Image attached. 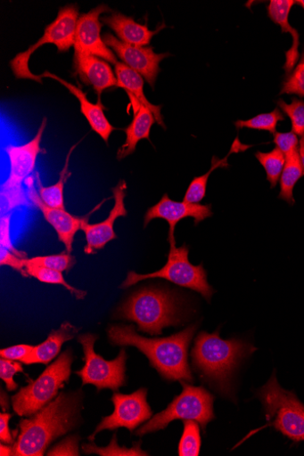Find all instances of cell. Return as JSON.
<instances>
[{
  "label": "cell",
  "instance_id": "1",
  "mask_svg": "<svg viewBox=\"0 0 304 456\" xmlns=\"http://www.w3.org/2000/svg\"><path fill=\"white\" fill-rule=\"evenodd\" d=\"M196 330L197 326L193 324L177 335L151 339L138 335L134 325H112L108 330V336L114 346L139 349L164 379L193 383L188 350Z\"/></svg>",
  "mask_w": 304,
  "mask_h": 456
},
{
  "label": "cell",
  "instance_id": "2",
  "mask_svg": "<svg viewBox=\"0 0 304 456\" xmlns=\"http://www.w3.org/2000/svg\"><path fill=\"white\" fill-rule=\"evenodd\" d=\"M257 349L241 339L224 340L219 330L201 331L192 351L193 364L200 376L225 397L234 398V377L241 362Z\"/></svg>",
  "mask_w": 304,
  "mask_h": 456
},
{
  "label": "cell",
  "instance_id": "3",
  "mask_svg": "<svg viewBox=\"0 0 304 456\" xmlns=\"http://www.w3.org/2000/svg\"><path fill=\"white\" fill-rule=\"evenodd\" d=\"M80 397L61 393L29 419L20 422V434L14 444L13 455L42 456L50 444L71 431L80 411Z\"/></svg>",
  "mask_w": 304,
  "mask_h": 456
},
{
  "label": "cell",
  "instance_id": "4",
  "mask_svg": "<svg viewBox=\"0 0 304 456\" xmlns=\"http://www.w3.org/2000/svg\"><path fill=\"white\" fill-rule=\"evenodd\" d=\"M119 314L137 323L140 331L151 336H160L163 328L180 322L176 297L157 288L142 289L130 297L119 309Z\"/></svg>",
  "mask_w": 304,
  "mask_h": 456
},
{
  "label": "cell",
  "instance_id": "5",
  "mask_svg": "<svg viewBox=\"0 0 304 456\" xmlns=\"http://www.w3.org/2000/svg\"><path fill=\"white\" fill-rule=\"evenodd\" d=\"M72 362V351L68 349L36 381L21 388L12 397L13 409L18 416H34L53 402L70 381Z\"/></svg>",
  "mask_w": 304,
  "mask_h": 456
},
{
  "label": "cell",
  "instance_id": "6",
  "mask_svg": "<svg viewBox=\"0 0 304 456\" xmlns=\"http://www.w3.org/2000/svg\"><path fill=\"white\" fill-rule=\"evenodd\" d=\"M181 384L183 393L143 426L136 436H144L163 430L176 420H193L205 430L207 425L215 419L214 396L202 387H193L186 382Z\"/></svg>",
  "mask_w": 304,
  "mask_h": 456
},
{
  "label": "cell",
  "instance_id": "7",
  "mask_svg": "<svg viewBox=\"0 0 304 456\" xmlns=\"http://www.w3.org/2000/svg\"><path fill=\"white\" fill-rule=\"evenodd\" d=\"M153 278L165 279L181 287L191 289L209 303L214 293V289L208 282L203 265H193L190 263L189 247L186 244L179 248L177 244L170 245L168 262L157 272L148 274L128 272L120 288L127 289L142 281Z\"/></svg>",
  "mask_w": 304,
  "mask_h": 456
},
{
  "label": "cell",
  "instance_id": "8",
  "mask_svg": "<svg viewBox=\"0 0 304 456\" xmlns=\"http://www.w3.org/2000/svg\"><path fill=\"white\" fill-rule=\"evenodd\" d=\"M256 395L264 405L270 427L295 443L304 441V404L292 392L281 387L275 374Z\"/></svg>",
  "mask_w": 304,
  "mask_h": 456
},
{
  "label": "cell",
  "instance_id": "9",
  "mask_svg": "<svg viewBox=\"0 0 304 456\" xmlns=\"http://www.w3.org/2000/svg\"><path fill=\"white\" fill-rule=\"evenodd\" d=\"M78 7L67 5L59 11L58 16L45 31V34L26 52L21 53L11 61V69L19 79H31L42 85L41 75H35L29 69L32 54L45 45H53L59 53H67L74 46L75 33L78 20Z\"/></svg>",
  "mask_w": 304,
  "mask_h": 456
},
{
  "label": "cell",
  "instance_id": "10",
  "mask_svg": "<svg viewBox=\"0 0 304 456\" xmlns=\"http://www.w3.org/2000/svg\"><path fill=\"white\" fill-rule=\"evenodd\" d=\"M97 337L92 334L79 336L78 342L82 346L85 365L76 371L82 380V386L94 385L99 391L111 389L118 391L125 386L127 354L121 349L117 358L107 361L94 351Z\"/></svg>",
  "mask_w": 304,
  "mask_h": 456
},
{
  "label": "cell",
  "instance_id": "11",
  "mask_svg": "<svg viewBox=\"0 0 304 456\" xmlns=\"http://www.w3.org/2000/svg\"><path fill=\"white\" fill-rule=\"evenodd\" d=\"M111 401L114 404L113 413L103 419L89 440L94 441L103 430L114 431L125 428L133 432L152 417V411L147 402L146 388H141L132 395L114 393Z\"/></svg>",
  "mask_w": 304,
  "mask_h": 456
},
{
  "label": "cell",
  "instance_id": "12",
  "mask_svg": "<svg viewBox=\"0 0 304 456\" xmlns=\"http://www.w3.org/2000/svg\"><path fill=\"white\" fill-rule=\"evenodd\" d=\"M110 12L111 10L107 5L101 4L79 16L73 46L75 54L96 56L113 65L118 63L114 53L105 45L101 36V17Z\"/></svg>",
  "mask_w": 304,
  "mask_h": 456
},
{
  "label": "cell",
  "instance_id": "13",
  "mask_svg": "<svg viewBox=\"0 0 304 456\" xmlns=\"http://www.w3.org/2000/svg\"><path fill=\"white\" fill-rule=\"evenodd\" d=\"M212 216L210 204L190 202H178L172 200L168 194H164L160 200L151 207L144 216V228L155 219H162L169 225L168 240L169 245L177 244L176 228L179 222L185 218L194 219V224Z\"/></svg>",
  "mask_w": 304,
  "mask_h": 456
},
{
  "label": "cell",
  "instance_id": "14",
  "mask_svg": "<svg viewBox=\"0 0 304 456\" xmlns=\"http://www.w3.org/2000/svg\"><path fill=\"white\" fill-rule=\"evenodd\" d=\"M25 183L28 186L29 200L42 213L47 223L53 227L59 240L64 244L66 251L71 254L76 233L78 230H81L82 224L89 221L91 216L101 208L106 200L97 205L90 214L82 217L74 216L66 212V210L53 208V207L43 202L38 191L35 188V178L30 176Z\"/></svg>",
  "mask_w": 304,
  "mask_h": 456
},
{
  "label": "cell",
  "instance_id": "15",
  "mask_svg": "<svg viewBox=\"0 0 304 456\" xmlns=\"http://www.w3.org/2000/svg\"><path fill=\"white\" fill-rule=\"evenodd\" d=\"M105 45L121 60L122 63L139 73L154 89L160 62L169 53H155L152 48L128 45L111 33L103 36Z\"/></svg>",
  "mask_w": 304,
  "mask_h": 456
},
{
  "label": "cell",
  "instance_id": "16",
  "mask_svg": "<svg viewBox=\"0 0 304 456\" xmlns=\"http://www.w3.org/2000/svg\"><path fill=\"white\" fill-rule=\"evenodd\" d=\"M127 184L126 182L120 180L119 183L112 189L114 197V207L111 211L108 218L100 224H89L85 222L81 226L86 238V246L84 253L86 255H95L111 240L117 239L114 232V224L119 217H126L127 212L125 208Z\"/></svg>",
  "mask_w": 304,
  "mask_h": 456
},
{
  "label": "cell",
  "instance_id": "17",
  "mask_svg": "<svg viewBox=\"0 0 304 456\" xmlns=\"http://www.w3.org/2000/svg\"><path fill=\"white\" fill-rule=\"evenodd\" d=\"M47 121V118H43L36 136L28 143L20 146L9 145L5 148L10 159L11 172L2 186L22 187L23 183L34 173L37 157L43 151L40 144Z\"/></svg>",
  "mask_w": 304,
  "mask_h": 456
},
{
  "label": "cell",
  "instance_id": "18",
  "mask_svg": "<svg viewBox=\"0 0 304 456\" xmlns=\"http://www.w3.org/2000/svg\"><path fill=\"white\" fill-rule=\"evenodd\" d=\"M73 68L86 86H92L101 98L110 88L117 87V77L109 62L92 55L74 54Z\"/></svg>",
  "mask_w": 304,
  "mask_h": 456
},
{
  "label": "cell",
  "instance_id": "19",
  "mask_svg": "<svg viewBox=\"0 0 304 456\" xmlns=\"http://www.w3.org/2000/svg\"><path fill=\"white\" fill-rule=\"evenodd\" d=\"M41 77H50L58 81L77 98L79 102L80 111L86 119L88 120L93 131L100 135L108 144L110 136L116 128L111 126L108 118L105 116L104 107L102 104L101 99L97 104L91 102L88 98H86V94L83 93L80 88L71 85V83L50 71H45L41 75Z\"/></svg>",
  "mask_w": 304,
  "mask_h": 456
},
{
  "label": "cell",
  "instance_id": "20",
  "mask_svg": "<svg viewBox=\"0 0 304 456\" xmlns=\"http://www.w3.org/2000/svg\"><path fill=\"white\" fill-rule=\"evenodd\" d=\"M102 20L115 32L121 43L138 47L150 45L152 38L165 28V25H161L155 30H150L147 25L140 24L133 17L119 12L104 16Z\"/></svg>",
  "mask_w": 304,
  "mask_h": 456
},
{
  "label": "cell",
  "instance_id": "21",
  "mask_svg": "<svg viewBox=\"0 0 304 456\" xmlns=\"http://www.w3.org/2000/svg\"><path fill=\"white\" fill-rule=\"evenodd\" d=\"M128 96L136 106L135 118L129 126L123 129L126 134V142L117 152V159L119 160L132 155L142 140L146 139L151 142V130L156 122L154 114L148 108L141 104L132 95Z\"/></svg>",
  "mask_w": 304,
  "mask_h": 456
},
{
  "label": "cell",
  "instance_id": "22",
  "mask_svg": "<svg viewBox=\"0 0 304 456\" xmlns=\"http://www.w3.org/2000/svg\"><path fill=\"white\" fill-rule=\"evenodd\" d=\"M115 75L118 82L117 87L124 89L128 95H132L141 104L148 108L154 114L159 126L166 129L161 115V107L152 104L144 94L143 76L122 62H118L115 65Z\"/></svg>",
  "mask_w": 304,
  "mask_h": 456
},
{
  "label": "cell",
  "instance_id": "23",
  "mask_svg": "<svg viewBox=\"0 0 304 456\" xmlns=\"http://www.w3.org/2000/svg\"><path fill=\"white\" fill-rule=\"evenodd\" d=\"M295 4L292 0H271L268 6L270 19L282 28L283 33H289L292 37V48L286 52V62L283 69L290 75L294 69L299 58L300 36L298 31L289 23V14Z\"/></svg>",
  "mask_w": 304,
  "mask_h": 456
},
{
  "label": "cell",
  "instance_id": "24",
  "mask_svg": "<svg viewBox=\"0 0 304 456\" xmlns=\"http://www.w3.org/2000/svg\"><path fill=\"white\" fill-rule=\"evenodd\" d=\"M78 330L66 322L58 330H53L45 342L34 347V350L25 364H49L60 354L62 346L72 340Z\"/></svg>",
  "mask_w": 304,
  "mask_h": 456
},
{
  "label": "cell",
  "instance_id": "25",
  "mask_svg": "<svg viewBox=\"0 0 304 456\" xmlns=\"http://www.w3.org/2000/svg\"><path fill=\"white\" fill-rule=\"evenodd\" d=\"M78 143L72 146L68 152L65 159L64 167L60 174V179L57 183L53 186L45 187L43 186L40 176L38 173H35V181L36 185L37 187L38 194L45 204L53 208L63 209L65 210V203H64V187L68 181V179L71 176V173L69 172V165L70 159L74 151L75 148Z\"/></svg>",
  "mask_w": 304,
  "mask_h": 456
},
{
  "label": "cell",
  "instance_id": "26",
  "mask_svg": "<svg viewBox=\"0 0 304 456\" xmlns=\"http://www.w3.org/2000/svg\"><path fill=\"white\" fill-rule=\"evenodd\" d=\"M251 146L242 145L240 142V141H238V138H237L232 146V150L226 156L225 159H221L218 157L213 156L212 159H211L210 169L204 175L195 177L193 180L189 188L187 189V191L184 198V201L190 202V203H200L204 199V197L206 195V188H207L208 180H209L210 175L217 169L227 168L229 166L227 159L231 154L240 151H241L240 149L247 150V148H251Z\"/></svg>",
  "mask_w": 304,
  "mask_h": 456
},
{
  "label": "cell",
  "instance_id": "27",
  "mask_svg": "<svg viewBox=\"0 0 304 456\" xmlns=\"http://www.w3.org/2000/svg\"><path fill=\"white\" fill-rule=\"evenodd\" d=\"M285 166L280 178L281 192L279 199L294 204L293 189L297 182L303 175V168L300 158L299 148L285 157Z\"/></svg>",
  "mask_w": 304,
  "mask_h": 456
},
{
  "label": "cell",
  "instance_id": "28",
  "mask_svg": "<svg viewBox=\"0 0 304 456\" xmlns=\"http://www.w3.org/2000/svg\"><path fill=\"white\" fill-rule=\"evenodd\" d=\"M25 268L30 276L41 282L63 286L78 300H83L86 297V292L81 291V289H76L69 284L65 281L62 272L31 265H26Z\"/></svg>",
  "mask_w": 304,
  "mask_h": 456
},
{
  "label": "cell",
  "instance_id": "29",
  "mask_svg": "<svg viewBox=\"0 0 304 456\" xmlns=\"http://www.w3.org/2000/svg\"><path fill=\"white\" fill-rule=\"evenodd\" d=\"M256 159L263 165L267 175V181L271 183V187H276L285 166V156L276 147L270 152L255 153Z\"/></svg>",
  "mask_w": 304,
  "mask_h": 456
},
{
  "label": "cell",
  "instance_id": "30",
  "mask_svg": "<svg viewBox=\"0 0 304 456\" xmlns=\"http://www.w3.org/2000/svg\"><path fill=\"white\" fill-rule=\"evenodd\" d=\"M285 116L279 109H275L270 113L259 114L247 120H238L234 122L237 129H251L257 131H266L273 134L276 133V127L279 121H283Z\"/></svg>",
  "mask_w": 304,
  "mask_h": 456
},
{
  "label": "cell",
  "instance_id": "31",
  "mask_svg": "<svg viewBox=\"0 0 304 456\" xmlns=\"http://www.w3.org/2000/svg\"><path fill=\"white\" fill-rule=\"evenodd\" d=\"M28 192L23 187H4L0 189V214L2 216L12 214L20 207H30Z\"/></svg>",
  "mask_w": 304,
  "mask_h": 456
},
{
  "label": "cell",
  "instance_id": "32",
  "mask_svg": "<svg viewBox=\"0 0 304 456\" xmlns=\"http://www.w3.org/2000/svg\"><path fill=\"white\" fill-rule=\"evenodd\" d=\"M184 424L178 453L180 456H198L201 447L200 427L193 420H185Z\"/></svg>",
  "mask_w": 304,
  "mask_h": 456
},
{
  "label": "cell",
  "instance_id": "33",
  "mask_svg": "<svg viewBox=\"0 0 304 456\" xmlns=\"http://www.w3.org/2000/svg\"><path fill=\"white\" fill-rule=\"evenodd\" d=\"M82 450L86 454L96 453L103 456H143L149 455L141 448V443L135 444L132 448L118 445L116 435L107 447H98L95 444H83Z\"/></svg>",
  "mask_w": 304,
  "mask_h": 456
},
{
  "label": "cell",
  "instance_id": "34",
  "mask_svg": "<svg viewBox=\"0 0 304 456\" xmlns=\"http://www.w3.org/2000/svg\"><path fill=\"white\" fill-rule=\"evenodd\" d=\"M24 265L46 267L62 273H69L76 265V259L71 254L64 251L60 255L24 259Z\"/></svg>",
  "mask_w": 304,
  "mask_h": 456
},
{
  "label": "cell",
  "instance_id": "35",
  "mask_svg": "<svg viewBox=\"0 0 304 456\" xmlns=\"http://www.w3.org/2000/svg\"><path fill=\"white\" fill-rule=\"evenodd\" d=\"M277 105L286 113L292 120V133L297 136L304 134V102L293 99L291 104L279 100Z\"/></svg>",
  "mask_w": 304,
  "mask_h": 456
},
{
  "label": "cell",
  "instance_id": "36",
  "mask_svg": "<svg viewBox=\"0 0 304 456\" xmlns=\"http://www.w3.org/2000/svg\"><path fill=\"white\" fill-rule=\"evenodd\" d=\"M281 94H296L304 98V53L297 67L284 80Z\"/></svg>",
  "mask_w": 304,
  "mask_h": 456
},
{
  "label": "cell",
  "instance_id": "37",
  "mask_svg": "<svg viewBox=\"0 0 304 456\" xmlns=\"http://www.w3.org/2000/svg\"><path fill=\"white\" fill-rule=\"evenodd\" d=\"M18 372H23L21 362L2 358L0 360V379L6 384L8 391L12 392L18 388L14 377Z\"/></svg>",
  "mask_w": 304,
  "mask_h": 456
},
{
  "label": "cell",
  "instance_id": "38",
  "mask_svg": "<svg viewBox=\"0 0 304 456\" xmlns=\"http://www.w3.org/2000/svg\"><path fill=\"white\" fill-rule=\"evenodd\" d=\"M12 214H10L5 216H2L0 219V244L2 247H4L21 259H28V255L22 251L18 250V248L13 245L11 236V222H12Z\"/></svg>",
  "mask_w": 304,
  "mask_h": 456
},
{
  "label": "cell",
  "instance_id": "39",
  "mask_svg": "<svg viewBox=\"0 0 304 456\" xmlns=\"http://www.w3.org/2000/svg\"><path fill=\"white\" fill-rule=\"evenodd\" d=\"M79 438L76 436H70L52 448L49 456H78Z\"/></svg>",
  "mask_w": 304,
  "mask_h": 456
},
{
  "label": "cell",
  "instance_id": "40",
  "mask_svg": "<svg viewBox=\"0 0 304 456\" xmlns=\"http://www.w3.org/2000/svg\"><path fill=\"white\" fill-rule=\"evenodd\" d=\"M0 265L10 266L20 273L23 277H30L26 271L24 259L18 257L4 247H0Z\"/></svg>",
  "mask_w": 304,
  "mask_h": 456
},
{
  "label": "cell",
  "instance_id": "41",
  "mask_svg": "<svg viewBox=\"0 0 304 456\" xmlns=\"http://www.w3.org/2000/svg\"><path fill=\"white\" fill-rule=\"evenodd\" d=\"M35 346L29 345H18L0 351V356L4 359L26 363Z\"/></svg>",
  "mask_w": 304,
  "mask_h": 456
},
{
  "label": "cell",
  "instance_id": "42",
  "mask_svg": "<svg viewBox=\"0 0 304 456\" xmlns=\"http://www.w3.org/2000/svg\"><path fill=\"white\" fill-rule=\"evenodd\" d=\"M274 136V142L285 157L298 149L299 141L292 132L284 134L276 132Z\"/></svg>",
  "mask_w": 304,
  "mask_h": 456
},
{
  "label": "cell",
  "instance_id": "43",
  "mask_svg": "<svg viewBox=\"0 0 304 456\" xmlns=\"http://www.w3.org/2000/svg\"><path fill=\"white\" fill-rule=\"evenodd\" d=\"M12 418V414L9 412L0 414V441L7 444H14V439L9 427Z\"/></svg>",
  "mask_w": 304,
  "mask_h": 456
},
{
  "label": "cell",
  "instance_id": "44",
  "mask_svg": "<svg viewBox=\"0 0 304 456\" xmlns=\"http://www.w3.org/2000/svg\"><path fill=\"white\" fill-rule=\"evenodd\" d=\"M14 447L2 444L0 445V455L2 456H9L13 455Z\"/></svg>",
  "mask_w": 304,
  "mask_h": 456
},
{
  "label": "cell",
  "instance_id": "45",
  "mask_svg": "<svg viewBox=\"0 0 304 456\" xmlns=\"http://www.w3.org/2000/svg\"><path fill=\"white\" fill-rule=\"evenodd\" d=\"M299 153L300 158L303 168V175H304V134L301 136V139L300 141V147H299Z\"/></svg>",
  "mask_w": 304,
  "mask_h": 456
},
{
  "label": "cell",
  "instance_id": "46",
  "mask_svg": "<svg viewBox=\"0 0 304 456\" xmlns=\"http://www.w3.org/2000/svg\"><path fill=\"white\" fill-rule=\"evenodd\" d=\"M2 407L5 411L9 410L8 395H5L4 391H2Z\"/></svg>",
  "mask_w": 304,
  "mask_h": 456
},
{
  "label": "cell",
  "instance_id": "47",
  "mask_svg": "<svg viewBox=\"0 0 304 456\" xmlns=\"http://www.w3.org/2000/svg\"><path fill=\"white\" fill-rule=\"evenodd\" d=\"M295 4L300 5L304 10V0H298Z\"/></svg>",
  "mask_w": 304,
  "mask_h": 456
}]
</instances>
